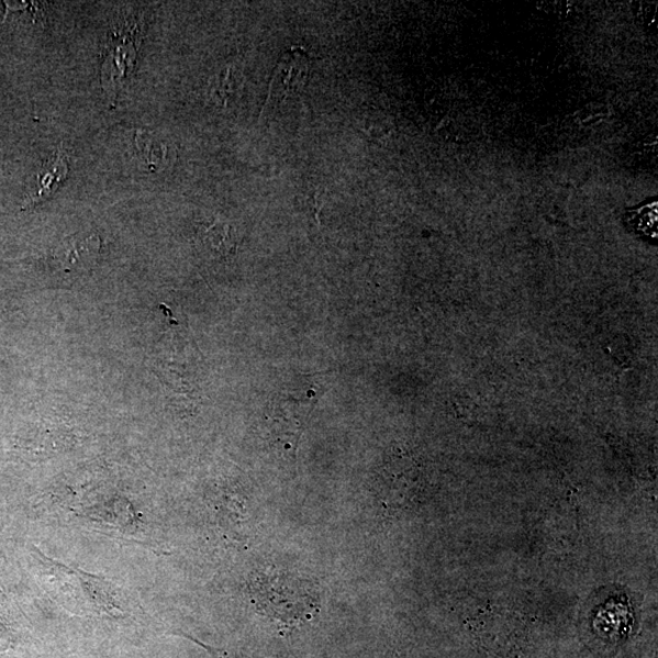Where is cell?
Listing matches in <instances>:
<instances>
[{
    "label": "cell",
    "instance_id": "1",
    "mask_svg": "<svg viewBox=\"0 0 658 658\" xmlns=\"http://www.w3.org/2000/svg\"><path fill=\"white\" fill-rule=\"evenodd\" d=\"M102 250V239L97 234H76L63 241L54 253V259L64 272L89 270Z\"/></svg>",
    "mask_w": 658,
    "mask_h": 658
},
{
    "label": "cell",
    "instance_id": "2",
    "mask_svg": "<svg viewBox=\"0 0 658 658\" xmlns=\"http://www.w3.org/2000/svg\"><path fill=\"white\" fill-rule=\"evenodd\" d=\"M309 74V64L304 54L288 52L278 64L270 86L267 103L291 97L303 89Z\"/></svg>",
    "mask_w": 658,
    "mask_h": 658
},
{
    "label": "cell",
    "instance_id": "3",
    "mask_svg": "<svg viewBox=\"0 0 658 658\" xmlns=\"http://www.w3.org/2000/svg\"><path fill=\"white\" fill-rule=\"evenodd\" d=\"M68 160H66V156L59 152L43 165L42 170L37 175L36 192L30 194L25 200L24 205H22V209L36 205L53 196L64 182L65 178L68 177Z\"/></svg>",
    "mask_w": 658,
    "mask_h": 658
},
{
    "label": "cell",
    "instance_id": "4",
    "mask_svg": "<svg viewBox=\"0 0 658 658\" xmlns=\"http://www.w3.org/2000/svg\"><path fill=\"white\" fill-rule=\"evenodd\" d=\"M198 241L209 252L227 258L237 250V239L228 223L216 220L198 232Z\"/></svg>",
    "mask_w": 658,
    "mask_h": 658
},
{
    "label": "cell",
    "instance_id": "5",
    "mask_svg": "<svg viewBox=\"0 0 658 658\" xmlns=\"http://www.w3.org/2000/svg\"><path fill=\"white\" fill-rule=\"evenodd\" d=\"M182 637L194 642L196 644H198L199 646H202L203 649H205L209 655L213 658H250L248 656H244V655H236L226 650H221V649H216V648H211V646H208L207 644L200 643L199 640H197L193 637H189V635L182 634Z\"/></svg>",
    "mask_w": 658,
    "mask_h": 658
}]
</instances>
